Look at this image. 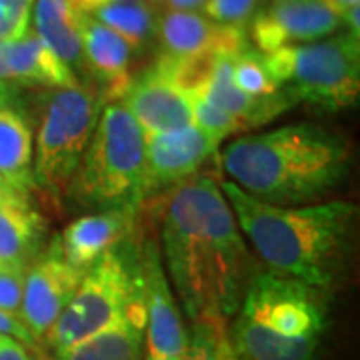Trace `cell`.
<instances>
[{"instance_id": "38", "label": "cell", "mask_w": 360, "mask_h": 360, "mask_svg": "<svg viewBox=\"0 0 360 360\" xmlns=\"http://www.w3.org/2000/svg\"><path fill=\"white\" fill-rule=\"evenodd\" d=\"M150 2H153V4H155V6H156V2H158V0H150Z\"/></svg>"}, {"instance_id": "22", "label": "cell", "mask_w": 360, "mask_h": 360, "mask_svg": "<svg viewBox=\"0 0 360 360\" xmlns=\"http://www.w3.org/2000/svg\"><path fill=\"white\" fill-rule=\"evenodd\" d=\"M229 342L238 360H314L321 347V338L290 340L270 335L240 314L231 324Z\"/></svg>"}, {"instance_id": "32", "label": "cell", "mask_w": 360, "mask_h": 360, "mask_svg": "<svg viewBox=\"0 0 360 360\" xmlns=\"http://www.w3.org/2000/svg\"><path fill=\"white\" fill-rule=\"evenodd\" d=\"M206 0H158V11H186V13H200Z\"/></svg>"}, {"instance_id": "36", "label": "cell", "mask_w": 360, "mask_h": 360, "mask_svg": "<svg viewBox=\"0 0 360 360\" xmlns=\"http://www.w3.org/2000/svg\"><path fill=\"white\" fill-rule=\"evenodd\" d=\"M82 13L89 14L90 11L104 6V4H115V2H136V0H72Z\"/></svg>"}, {"instance_id": "21", "label": "cell", "mask_w": 360, "mask_h": 360, "mask_svg": "<svg viewBox=\"0 0 360 360\" xmlns=\"http://www.w3.org/2000/svg\"><path fill=\"white\" fill-rule=\"evenodd\" d=\"M46 220L30 198L0 202V260L28 266L39 252Z\"/></svg>"}, {"instance_id": "34", "label": "cell", "mask_w": 360, "mask_h": 360, "mask_svg": "<svg viewBox=\"0 0 360 360\" xmlns=\"http://www.w3.org/2000/svg\"><path fill=\"white\" fill-rule=\"evenodd\" d=\"M342 26L347 28V32L350 37L360 40V6L350 8L345 16H342Z\"/></svg>"}, {"instance_id": "28", "label": "cell", "mask_w": 360, "mask_h": 360, "mask_svg": "<svg viewBox=\"0 0 360 360\" xmlns=\"http://www.w3.org/2000/svg\"><path fill=\"white\" fill-rule=\"evenodd\" d=\"M193 118L198 129L212 134L220 142L226 141L229 136L248 130L238 118H234L226 110L210 104L202 96H193Z\"/></svg>"}, {"instance_id": "20", "label": "cell", "mask_w": 360, "mask_h": 360, "mask_svg": "<svg viewBox=\"0 0 360 360\" xmlns=\"http://www.w3.org/2000/svg\"><path fill=\"white\" fill-rule=\"evenodd\" d=\"M32 32L44 40L56 56L75 70L84 75L80 20L82 11L72 0H34L32 4Z\"/></svg>"}, {"instance_id": "27", "label": "cell", "mask_w": 360, "mask_h": 360, "mask_svg": "<svg viewBox=\"0 0 360 360\" xmlns=\"http://www.w3.org/2000/svg\"><path fill=\"white\" fill-rule=\"evenodd\" d=\"M266 0H206L200 13L219 25L234 26L248 32V26Z\"/></svg>"}, {"instance_id": "26", "label": "cell", "mask_w": 360, "mask_h": 360, "mask_svg": "<svg viewBox=\"0 0 360 360\" xmlns=\"http://www.w3.org/2000/svg\"><path fill=\"white\" fill-rule=\"evenodd\" d=\"M232 80L236 89L250 96H272L281 92L264 66L262 54L252 49L232 56Z\"/></svg>"}, {"instance_id": "7", "label": "cell", "mask_w": 360, "mask_h": 360, "mask_svg": "<svg viewBox=\"0 0 360 360\" xmlns=\"http://www.w3.org/2000/svg\"><path fill=\"white\" fill-rule=\"evenodd\" d=\"M130 238L84 272L75 296L44 338L52 352L96 335L141 298L130 260Z\"/></svg>"}, {"instance_id": "4", "label": "cell", "mask_w": 360, "mask_h": 360, "mask_svg": "<svg viewBox=\"0 0 360 360\" xmlns=\"http://www.w3.org/2000/svg\"><path fill=\"white\" fill-rule=\"evenodd\" d=\"M66 198L96 212L144 205V132L120 103L103 106Z\"/></svg>"}, {"instance_id": "13", "label": "cell", "mask_w": 360, "mask_h": 360, "mask_svg": "<svg viewBox=\"0 0 360 360\" xmlns=\"http://www.w3.org/2000/svg\"><path fill=\"white\" fill-rule=\"evenodd\" d=\"M156 42L160 56H234L248 49V32L234 26L219 25L202 13L158 11Z\"/></svg>"}, {"instance_id": "11", "label": "cell", "mask_w": 360, "mask_h": 360, "mask_svg": "<svg viewBox=\"0 0 360 360\" xmlns=\"http://www.w3.org/2000/svg\"><path fill=\"white\" fill-rule=\"evenodd\" d=\"M342 20L322 0H269L248 26L260 54L333 37Z\"/></svg>"}, {"instance_id": "6", "label": "cell", "mask_w": 360, "mask_h": 360, "mask_svg": "<svg viewBox=\"0 0 360 360\" xmlns=\"http://www.w3.org/2000/svg\"><path fill=\"white\" fill-rule=\"evenodd\" d=\"M103 106L101 94L82 84L49 90L44 96L32 148V180L46 198H66Z\"/></svg>"}, {"instance_id": "14", "label": "cell", "mask_w": 360, "mask_h": 360, "mask_svg": "<svg viewBox=\"0 0 360 360\" xmlns=\"http://www.w3.org/2000/svg\"><path fill=\"white\" fill-rule=\"evenodd\" d=\"M141 208H112L80 217L60 232L51 248L75 269L86 270L127 243L139 226Z\"/></svg>"}, {"instance_id": "35", "label": "cell", "mask_w": 360, "mask_h": 360, "mask_svg": "<svg viewBox=\"0 0 360 360\" xmlns=\"http://www.w3.org/2000/svg\"><path fill=\"white\" fill-rule=\"evenodd\" d=\"M333 13L342 20V16L350 11V8H354V6H360V0H322Z\"/></svg>"}, {"instance_id": "16", "label": "cell", "mask_w": 360, "mask_h": 360, "mask_svg": "<svg viewBox=\"0 0 360 360\" xmlns=\"http://www.w3.org/2000/svg\"><path fill=\"white\" fill-rule=\"evenodd\" d=\"M80 42L84 77L94 80V90L101 94L104 104L118 103L134 78L130 72V46L86 13H82L80 20Z\"/></svg>"}, {"instance_id": "31", "label": "cell", "mask_w": 360, "mask_h": 360, "mask_svg": "<svg viewBox=\"0 0 360 360\" xmlns=\"http://www.w3.org/2000/svg\"><path fill=\"white\" fill-rule=\"evenodd\" d=\"M0 360H34V354L20 340L0 335Z\"/></svg>"}, {"instance_id": "2", "label": "cell", "mask_w": 360, "mask_h": 360, "mask_svg": "<svg viewBox=\"0 0 360 360\" xmlns=\"http://www.w3.org/2000/svg\"><path fill=\"white\" fill-rule=\"evenodd\" d=\"M240 232L264 264V272L330 288L347 269L352 252L359 208L350 200L276 206L220 180Z\"/></svg>"}, {"instance_id": "19", "label": "cell", "mask_w": 360, "mask_h": 360, "mask_svg": "<svg viewBox=\"0 0 360 360\" xmlns=\"http://www.w3.org/2000/svg\"><path fill=\"white\" fill-rule=\"evenodd\" d=\"M52 356L54 360H144V310L141 298L96 335L65 350H56Z\"/></svg>"}, {"instance_id": "33", "label": "cell", "mask_w": 360, "mask_h": 360, "mask_svg": "<svg viewBox=\"0 0 360 360\" xmlns=\"http://www.w3.org/2000/svg\"><path fill=\"white\" fill-rule=\"evenodd\" d=\"M16 198H30V191L16 186L14 182L0 174V202L6 200H16Z\"/></svg>"}, {"instance_id": "17", "label": "cell", "mask_w": 360, "mask_h": 360, "mask_svg": "<svg viewBox=\"0 0 360 360\" xmlns=\"http://www.w3.org/2000/svg\"><path fill=\"white\" fill-rule=\"evenodd\" d=\"M196 96H202L210 104L238 118L248 130L269 124L270 120H274L296 104L283 90L272 96H250L236 89L232 80V56L217 58L210 78Z\"/></svg>"}, {"instance_id": "8", "label": "cell", "mask_w": 360, "mask_h": 360, "mask_svg": "<svg viewBox=\"0 0 360 360\" xmlns=\"http://www.w3.org/2000/svg\"><path fill=\"white\" fill-rule=\"evenodd\" d=\"M238 310L262 330L290 340L322 338L328 324L324 288L260 270L246 286Z\"/></svg>"}, {"instance_id": "15", "label": "cell", "mask_w": 360, "mask_h": 360, "mask_svg": "<svg viewBox=\"0 0 360 360\" xmlns=\"http://www.w3.org/2000/svg\"><path fill=\"white\" fill-rule=\"evenodd\" d=\"M118 103L132 115L142 132H168L194 124L193 96L174 86L155 68L132 78Z\"/></svg>"}, {"instance_id": "29", "label": "cell", "mask_w": 360, "mask_h": 360, "mask_svg": "<svg viewBox=\"0 0 360 360\" xmlns=\"http://www.w3.org/2000/svg\"><path fill=\"white\" fill-rule=\"evenodd\" d=\"M25 264H13L0 260V310L20 316L22 304V288H25Z\"/></svg>"}, {"instance_id": "5", "label": "cell", "mask_w": 360, "mask_h": 360, "mask_svg": "<svg viewBox=\"0 0 360 360\" xmlns=\"http://www.w3.org/2000/svg\"><path fill=\"white\" fill-rule=\"evenodd\" d=\"M276 86L295 103L338 112L360 96V40L336 32L322 40L262 54Z\"/></svg>"}, {"instance_id": "24", "label": "cell", "mask_w": 360, "mask_h": 360, "mask_svg": "<svg viewBox=\"0 0 360 360\" xmlns=\"http://www.w3.org/2000/svg\"><path fill=\"white\" fill-rule=\"evenodd\" d=\"M89 16L118 34L129 44L132 54H141L156 42L158 8L150 0L104 4L90 11Z\"/></svg>"}, {"instance_id": "9", "label": "cell", "mask_w": 360, "mask_h": 360, "mask_svg": "<svg viewBox=\"0 0 360 360\" xmlns=\"http://www.w3.org/2000/svg\"><path fill=\"white\" fill-rule=\"evenodd\" d=\"M130 260L144 310V360L174 359L188 347V326L150 238H130Z\"/></svg>"}, {"instance_id": "3", "label": "cell", "mask_w": 360, "mask_h": 360, "mask_svg": "<svg viewBox=\"0 0 360 360\" xmlns=\"http://www.w3.org/2000/svg\"><path fill=\"white\" fill-rule=\"evenodd\" d=\"M350 160L352 148L345 134L310 122L238 136L219 153L226 180L276 206L322 202L345 182Z\"/></svg>"}, {"instance_id": "18", "label": "cell", "mask_w": 360, "mask_h": 360, "mask_svg": "<svg viewBox=\"0 0 360 360\" xmlns=\"http://www.w3.org/2000/svg\"><path fill=\"white\" fill-rule=\"evenodd\" d=\"M6 63L11 84L28 89H75L80 80L70 66L63 63L56 52L30 28L20 39L8 40Z\"/></svg>"}, {"instance_id": "10", "label": "cell", "mask_w": 360, "mask_h": 360, "mask_svg": "<svg viewBox=\"0 0 360 360\" xmlns=\"http://www.w3.org/2000/svg\"><path fill=\"white\" fill-rule=\"evenodd\" d=\"M220 141L196 124L144 132V202L194 179L219 155Z\"/></svg>"}, {"instance_id": "25", "label": "cell", "mask_w": 360, "mask_h": 360, "mask_svg": "<svg viewBox=\"0 0 360 360\" xmlns=\"http://www.w3.org/2000/svg\"><path fill=\"white\" fill-rule=\"evenodd\" d=\"M229 348V330L222 321H198L188 328L186 350L165 360H224Z\"/></svg>"}, {"instance_id": "12", "label": "cell", "mask_w": 360, "mask_h": 360, "mask_svg": "<svg viewBox=\"0 0 360 360\" xmlns=\"http://www.w3.org/2000/svg\"><path fill=\"white\" fill-rule=\"evenodd\" d=\"M82 276V270L70 266L52 248L46 257L34 258L28 264L18 319L37 345H44V338L75 296Z\"/></svg>"}, {"instance_id": "30", "label": "cell", "mask_w": 360, "mask_h": 360, "mask_svg": "<svg viewBox=\"0 0 360 360\" xmlns=\"http://www.w3.org/2000/svg\"><path fill=\"white\" fill-rule=\"evenodd\" d=\"M0 335L4 336H13L16 340H20L22 345H26L28 348H37V340L32 338V335L26 330V326L20 322V319H16L13 314L0 310Z\"/></svg>"}, {"instance_id": "23", "label": "cell", "mask_w": 360, "mask_h": 360, "mask_svg": "<svg viewBox=\"0 0 360 360\" xmlns=\"http://www.w3.org/2000/svg\"><path fill=\"white\" fill-rule=\"evenodd\" d=\"M32 148L34 139L25 116L0 104V174L26 191H34Z\"/></svg>"}, {"instance_id": "1", "label": "cell", "mask_w": 360, "mask_h": 360, "mask_svg": "<svg viewBox=\"0 0 360 360\" xmlns=\"http://www.w3.org/2000/svg\"><path fill=\"white\" fill-rule=\"evenodd\" d=\"M156 212L160 257L184 314L226 322L258 269L220 182L196 174L167 193Z\"/></svg>"}, {"instance_id": "37", "label": "cell", "mask_w": 360, "mask_h": 360, "mask_svg": "<svg viewBox=\"0 0 360 360\" xmlns=\"http://www.w3.org/2000/svg\"><path fill=\"white\" fill-rule=\"evenodd\" d=\"M224 360H238L236 356H234V352H232L231 342H229V348H226V352H224Z\"/></svg>"}]
</instances>
